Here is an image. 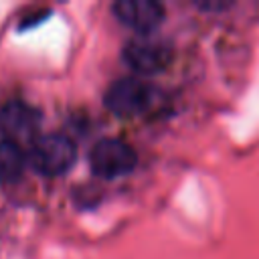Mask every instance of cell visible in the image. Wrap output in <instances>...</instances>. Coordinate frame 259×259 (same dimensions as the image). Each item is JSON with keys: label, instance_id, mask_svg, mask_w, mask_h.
<instances>
[{"label": "cell", "instance_id": "cell-3", "mask_svg": "<svg viewBox=\"0 0 259 259\" xmlns=\"http://www.w3.org/2000/svg\"><path fill=\"white\" fill-rule=\"evenodd\" d=\"M156 99V89L138 77L115 79L103 95L105 107L119 117H134L144 113Z\"/></svg>", "mask_w": 259, "mask_h": 259}, {"label": "cell", "instance_id": "cell-4", "mask_svg": "<svg viewBox=\"0 0 259 259\" xmlns=\"http://www.w3.org/2000/svg\"><path fill=\"white\" fill-rule=\"evenodd\" d=\"M121 57L125 65L138 75H156L170 65L172 49L160 38H152L150 34H138L123 45Z\"/></svg>", "mask_w": 259, "mask_h": 259}, {"label": "cell", "instance_id": "cell-8", "mask_svg": "<svg viewBox=\"0 0 259 259\" xmlns=\"http://www.w3.org/2000/svg\"><path fill=\"white\" fill-rule=\"evenodd\" d=\"M229 4H225V2H204V4H198V8H202V10H225Z\"/></svg>", "mask_w": 259, "mask_h": 259}, {"label": "cell", "instance_id": "cell-5", "mask_svg": "<svg viewBox=\"0 0 259 259\" xmlns=\"http://www.w3.org/2000/svg\"><path fill=\"white\" fill-rule=\"evenodd\" d=\"M40 113L32 105L24 101H8L0 109V132L4 142L14 144L18 148L30 146L38 138Z\"/></svg>", "mask_w": 259, "mask_h": 259}, {"label": "cell", "instance_id": "cell-1", "mask_svg": "<svg viewBox=\"0 0 259 259\" xmlns=\"http://www.w3.org/2000/svg\"><path fill=\"white\" fill-rule=\"evenodd\" d=\"M26 160L42 176H61L75 164L77 146L67 134H42L28 146Z\"/></svg>", "mask_w": 259, "mask_h": 259}, {"label": "cell", "instance_id": "cell-7", "mask_svg": "<svg viewBox=\"0 0 259 259\" xmlns=\"http://www.w3.org/2000/svg\"><path fill=\"white\" fill-rule=\"evenodd\" d=\"M24 164L26 158L22 148L8 142H0V184L16 182L24 170Z\"/></svg>", "mask_w": 259, "mask_h": 259}, {"label": "cell", "instance_id": "cell-6", "mask_svg": "<svg viewBox=\"0 0 259 259\" xmlns=\"http://www.w3.org/2000/svg\"><path fill=\"white\" fill-rule=\"evenodd\" d=\"M113 16L138 34H150L166 16L164 6L158 0H117L111 4Z\"/></svg>", "mask_w": 259, "mask_h": 259}, {"label": "cell", "instance_id": "cell-2", "mask_svg": "<svg viewBox=\"0 0 259 259\" xmlns=\"http://www.w3.org/2000/svg\"><path fill=\"white\" fill-rule=\"evenodd\" d=\"M136 164H138L136 148L117 136H107L97 140L89 152V166L93 174L99 178L111 180L125 176L136 168Z\"/></svg>", "mask_w": 259, "mask_h": 259}]
</instances>
